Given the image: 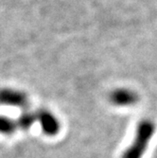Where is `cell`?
Here are the masks:
<instances>
[{
    "instance_id": "1",
    "label": "cell",
    "mask_w": 157,
    "mask_h": 158,
    "mask_svg": "<svg viewBox=\"0 0 157 158\" xmlns=\"http://www.w3.org/2000/svg\"><path fill=\"white\" fill-rule=\"evenodd\" d=\"M155 124L151 119L141 120L135 131L132 144L122 153L121 158H142L155 132Z\"/></svg>"
},
{
    "instance_id": "2",
    "label": "cell",
    "mask_w": 157,
    "mask_h": 158,
    "mask_svg": "<svg viewBox=\"0 0 157 158\" xmlns=\"http://www.w3.org/2000/svg\"><path fill=\"white\" fill-rule=\"evenodd\" d=\"M110 102L118 107H130L135 105L139 102L138 94L130 88H117L109 95Z\"/></svg>"
},
{
    "instance_id": "3",
    "label": "cell",
    "mask_w": 157,
    "mask_h": 158,
    "mask_svg": "<svg viewBox=\"0 0 157 158\" xmlns=\"http://www.w3.org/2000/svg\"><path fill=\"white\" fill-rule=\"evenodd\" d=\"M0 105L24 108L28 105V97L21 90L1 88L0 89Z\"/></svg>"
},
{
    "instance_id": "4",
    "label": "cell",
    "mask_w": 157,
    "mask_h": 158,
    "mask_svg": "<svg viewBox=\"0 0 157 158\" xmlns=\"http://www.w3.org/2000/svg\"><path fill=\"white\" fill-rule=\"evenodd\" d=\"M36 116L37 121L40 123L43 133L48 136H54L58 135L61 129V124L58 118L50 111L47 109H40L37 111Z\"/></svg>"
},
{
    "instance_id": "5",
    "label": "cell",
    "mask_w": 157,
    "mask_h": 158,
    "mask_svg": "<svg viewBox=\"0 0 157 158\" xmlns=\"http://www.w3.org/2000/svg\"><path fill=\"white\" fill-rule=\"evenodd\" d=\"M35 121H37L36 113H33L31 111H26L21 114V116L18 118L16 121L17 128L21 129V130L27 131L32 126V124Z\"/></svg>"
},
{
    "instance_id": "6",
    "label": "cell",
    "mask_w": 157,
    "mask_h": 158,
    "mask_svg": "<svg viewBox=\"0 0 157 158\" xmlns=\"http://www.w3.org/2000/svg\"><path fill=\"white\" fill-rule=\"evenodd\" d=\"M17 128L16 122L11 118L0 114V134L1 135H11L15 132Z\"/></svg>"
}]
</instances>
